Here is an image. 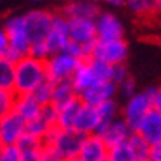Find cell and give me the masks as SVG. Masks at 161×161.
Instances as JSON below:
<instances>
[{
	"instance_id": "4dcf8cb0",
	"label": "cell",
	"mask_w": 161,
	"mask_h": 161,
	"mask_svg": "<svg viewBox=\"0 0 161 161\" xmlns=\"http://www.w3.org/2000/svg\"><path fill=\"white\" fill-rule=\"evenodd\" d=\"M130 77V72H128V68L125 64H117V66H112V77H110V82H114L117 87H119L123 80H127Z\"/></svg>"
},
{
	"instance_id": "ee69618b",
	"label": "cell",
	"mask_w": 161,
	"mask_h": 161,
	"mask_svg": "<svg viewBox=\"0 0 161 161\" xmlns=\"http://www.w3.org/2000/svg\"><path fill=\"white\" fill-rule=\"evenodd\" d=\"M104 2L112 7H122V5H127L128 0H104Z\"/></svg>"
},
{
	"instance_id": "5b68a950",
	"label": "cell",
	"mask_w": 161,
	"mask_h": 161,
	"mask_svg": "<svg viewBox=\"0 0 161 161\" xmlns=\"http://www.w3.org/2000/svg\"><path fill=\"white\" fill-rule=\"evenodd\" d=\"M151 108H153V104H151V100L145 96V92H136L133 97L125 102L123 110H122V119L125 120L130 125V128L136 133L140 123L143 122V119Z\"/></svg>"
},
{
	"instance_id": "d590c367",
	"label": "cell",
	"mask_w": 161,
	"mask_h": 161,
	"mask_svg": "<svg viewBox=\"0 0 161 161\" xmlns=\"http://www.w3.org/2000/svg\"><path fill=\"white\" fill-rule=\"evenodd\" d=\"M20 159H21V153L15 145L5 146V150L0 155V161H20Z\"/></svg>"
},
{
	"instance_id": "7402d4cb",
	"label": "cell",
	"mask_w": 161,
	"mask_h": 161,
	"mask_svg": "<svg viewBox=\"0 0 161 161\" xmlns=\"http://www.w3.org/2000/svg\"><path fill=\"white\" fill-rule=\"evenodd\" d=\"M128 146L135 161H151V145L138 133H133L130 136Z\"/></svg>"
},
{
	"instance_id": "9a60e30c",
	"label": "cell",
	"mask_w": 161,
	"mask_h": 161,
	"mask_svg": "<svg viewBox=\"0 0 161 161\" xmlns=\"http://www.w3.org/2000/svg\"><path fill=\"white\" fill-rule=\"evenodd\" d=\"M136 133L142 138H145L151 146L161 142V114L155 108L146 114V117L143 119V122L140 123Z\"/></svg>"
},
{
	"instance_id": "484cf974",
	"label": "cell",
	"mask_w": 161,
	"mask_h": 161,
	"mask_svg": "<svg viewBox=\"0 0 161 161\" xmlns=\"http://www.w3.org/2000/svg\"><path fill=\"white\" fill-rule=\"evenodd\" d=\"M15 100H17V94L13 91L0 89V119L5 117L7 114L13 112V108H15Z\"/></svg>"
},
{
	"instance_id": "9c48e42d",
	"label": "cell",
	"mask_w": 161,
	"mask_h": 161,
	"mask_svg": "<svg viewBox=\"0 0 161 161\" xmlns=\"http://www.w3.org/2000/svg\"><path fill=\"white\" fill-rule=\"evenodd\" d=\"M96 30H97V41H115L123 40V25L110 12H102L96 18Z\"/></svg>"
},
{
	"instance_id": "7bdbcfd3",
	"label": "cell",
	"mask_w": 161,
	"mask_h": 161,
	"mask_svg": "<svg viewBox=\"0 0 161 161\" xmlns=\"http://www.w3.org/2000/svg\"><path fill=\"white\" fill-rule=\"evenodd\" d=\"M151 13L161 15V0H151Z\"/></svg>"
},
{
	"instance_id": "6da1fadb",
	"label": "cell",
	"mask_w": 161,
	"mask_h": 161,
	"mask_svg": "<svg viewBox=\"0 0 161 161\" xmlns=\"http://www.w3.org/2000/svg\"><path fill=\"white\" fill-rule=\"evenodd\" d=\"M46 79V61H40L28 54L15 64V89L13 91L17 96L31 94Z\"/></svg>"
},
{
	"instance_id": "1f68e13d",
	"label": "cell",
	"mask_w": 161,
	"mask_h": 161,
	"mask_svg": "<svg viewBox=\"0 0 161 161\" xmlns=\"http://www.w3.org/2000/svg\"><path fill=\"white\" fill-rule=\"evenodd\" d=\"M40 161H64V158L53 145H43L40 150Z\"/></svg>"
},
{
	"instance_id": "8992f818",
	"label": "cell",
	"mask_w": 161,
	"mask_h": 161,
	"mask_svg": "<svg viewBox=\"0 0 161 161\" xmlns=\"http://www.w3.org/2000/svg\"><path fill=\"white\" fill-rule=\"evenodd\" d=\"M128 56V45L125 40H115V41H97L94 48L92 58L100 59L110 66L125 64Z\"/></svg>"
},
{
	"instance_id": "f546056e",
	"label": "cell",
	"mask_w": 161,
	"mask_h": 161,
	"mask_svg": "<svg viewBox=\"0 0 161 161\" xmlns=\"http://www.w3.org/2000/svg\"><path fill=\"white\" fill-rule=\"evenodd\" d=\"M127 7L140 17L151 15V2H148V0H128Z\"/></svg>"
},
{
	"instance_id": "ab89813d",
	"label": "cell",
	"mask_w": 161,
	"mask_h": 161,
	"mask_svg": "<svg viewBox=\"0 0 161 161\" xmlns=\"http://www.w3.org/2000/svg\"><path fill=\"white\" fill-rule=\"evenodd\" d=\"M151 161H161V142L151 146Z\"/></svg>"
},
{
	"instance_id": "4316f807",
	"label": "cell",
	"mask_w": 161,
	"mask_h": 161,
	"mask_svg": "<svg viewBox=\"0 0 161 161\" xmlns=\"http://www.w3.org/2000/svg\"><path fill=\"white\" fill-rule=\"evenodd\" d=\"M108 161H135L133 155H131V151H130L128 142L108 150Z\"/></svg>"
},
{
	"instance_id": "681fc988",
	"label": "cell",
	"mask_w": 161,
	"mask_h": 161,
	"mask_svg": "<svg viewBox=\"0 0 161 161\" xmlns=\"http://www.w3.org/2000/svg\"><path fill=\"white\" fill-rule=\"evenodd\" d=\"M148 2H151V0H148Z\"/></svg>"
},
{
	"instance_id": "cb8c5ba5",
	"label": "cell",
	"mask_w": 161,
	"mask_h": 161,
	"mask_svg": "<svg viewBox=\"0 0 161 161\" xmlns=\"http://www.w3.org/2000/svg\"><path fill=\"white\" fill-rule=\"evenodd\" d=\"M53 91H54V84L51 82V80L46 79L45 82L40 84V86L31 92V96L36 99V102H38L41 107H45V105L53 104Z\"/></svg>"
},
{
	"instance_id": "836d02e7",
	"label": "cell",
	"mask_w": 161,
	"mask_h": 161,
	"mask_svg": "<svg viewBox=\"0 0 161 161\" xmlns=\"http://www.w3.org/2000/svg\"><path fill=\"white\" fill-rule=\"evenodd\" d=\"M30 56L31 58H36L40 61H48L49 59V51L46 48V43H36V45H31L30 48Z\"/></svg>"
},
{
	"instance_id": "bcb514c9",
	"label": "cell",
	"mask_w": 161,
	"mask_h": 161,
	"mask_svg": "<svg viewBox=\"0 0 161 161\" xmlns=\"http://www.w3.org/2000/svg\"><path fill=\"white\" fill-rule=\"evenodd\" d=\"M3 150H5V143L0 140V155H2V151H3Z\"/></svg>"
},
{
	"instance_id": "d4e9b609",
	"label": "cell",
	"mask_w": 161,
	"mask_h": 161,
	"mask_svg": "<svg viewBox=\"0 0 161 161\" xmlns=\"http://www.w3.org/2000/svg\"><path fill=\"white\" fill-rule=\"evenodd\" d=\"M51 127L53 125H49V123L45 122L41 117H38V119H35L31 122H26V133H30L36 138H40V140H43Z\"/></svg>"
},
{
	"instance_id": "b9f144b4",
	"label": "cell",
	"mask_w": 161,
	"mask_h": 161,
	"mask_svg": "<svg viewBox=\"0 0 161 161\" xmlns=\"http://www.w3.org/2000/svg\"><path fill=\"white\" fill-rule=\"evenodd\" d=\"M153 108H155V110H158V112L161 114V86L158 87L156 97H155V100H153Z\"/></svg>"
},
{
	"instance_id": "4fadbf2b",
	"label": "cell",
	"mask_w": 161,
	"mask_h": 161,
	"mask_svg": "<svg viewBox=\"0 0 161 161\" xmlns=\"http://www.w3.org/2000/svg\"><path fill=\"white\" fill-rule=\"evenodd\" d=\"M84 135L77 133V131H61L58 140L54 142V148L59 151V155L68 159V158H74L79 156L80 148H82V143H84Z\"/></svg>"
},
{
	"instance_id": "e575fe53",
	"label": "cell",
	"mask_w": 161,
	"mask_h": 161,
	"mask_svg": "<svg viewBox=\"0 0 161 161\" xmlns=\"http://www.w3.org/2000/svg\"><path fill=\"white\" fill-rule=\"evenodd\" d=\"M40 117H41V119L45 120V122H48L49 125H56V123H58V108H56L53 104L41 107Z\"/></svg>"
},
{
	"instance_id": "ba28073f",
	"label": "cell",
	"mask_w": 161,
	"mask_h": 161,
	"mask_svg": "<svg viewBox=\"0 0 161 161\" xmlns=\"http://www.w3.org/2000/svg\"><path fill=\"white\" fill-rule=\"evenodd\" d=\"M25 133H26V122L15 110L0 119V140L5 143V146L17 145Z\"/></svg>"
},
{
	"instance_id": "3957f363",
	"label": "cell",
	"mask_w": 161,
	"mask_h": 161,
	"mask_svg": "<svg viewBox=\"0 0 161 161\" xmlns=\"http://www.w3.org/2000/svg\"><path fill=\"white\" fill-rule=\"evenodd\" d=\"M82 61L76 59L74 56H71L68 53H59L51 56L46 61V76L48 80H51L53 84L64 82V80H71V77L74 76L76 69L79 68V64Z\"/></svg>"
},
{
	"instance_id": "44dd1931",
	"label": "cell",
	"mask_w": 161,
	"mask_h": 161,
	"mask_svg": "<svg viewBox=\"0 0 161 161\" xmlns=\"http://www.w3.org/2000/svg\"><path fill=\"white\" fill-rule=\"evenodd\" d=\"M79 96L76 94L74 87H72L71 80H64V82H58L54 84V91H53V105L59 110L61 107L71 104L74 99Z\"/></svg>"
},
{
	"instance_id": "ffe728a7",
	"label": "cell",
	"mask_w": 161,
	"mask_h": 161,
	"mask_svg": "<svg viewBox=\"0 0 161 161\" xmlns=\"http://www.w3.org/2000/svg\"><path fill=\"white\" fill-rule=\"evenodd\" d=\"M80 107H82V100L79 97L74 99L71 104L61 107L59 110H58V123L56 125L64 131H74V123H76V119L79 115Z\"/></svg>"
},
{
	"instance_id": "d6986e66",
	"label": "cell",
	"mask_w": 161,
	"mask_h": 161,
	"mask_svg": "<svg viewBox=\"0 0 161 161\" xmlns=\"http://www.w3.org/2000/svg\"><path fill=\"white\" fill-rule=\"evenodd\" d=\"M25 122H31L38 119L41 114V105L36 102V99L31 94H25V96H17L15 100V108H13Z\"/></svg>"
},
{
	"instance_id": "c3c4849f",
	"label": "cell",
	"mask_w": 161,
	"mask_h": 161,
	"mask_svg": "<svg viewBox=\"0 0 161 161\" xmlns=\"http://www.w3.org/2000/svg\"><path fill=\"white\" fill-rule=\"evenodd\" d=\"M31 2H40V0H31Z\"/></svg>"
},
{
	"instance_id": "ac0fdd59",
	"label": "cell",
	"mask_w": 161,
	"mask_h": 161,
	"mask_svg": "<svg viewBox=\"0 0 161 161\" xmlns=\"http://www.w3.org/2000/svg\"><path fill=\"white\" fill-rule=\"evenodd\" d=\"M71 82H72V87H74V91L77 96H80L84 91L91 89L92 86L99 84L100 80L97 77V74L94 72L92 66L89 61H82L79 64V68L76 69L74 76L71 77Z\"/></svg>"
},
{
	"instance_id": "7dc6e473",
	"label": "cell",
	"mask_w": 161,
	"mask_h": 161,
	"mask_svg": "<svg viewBox=\"0 0 161 161\" xmlns=\"http://www.w3.org/2000/svg\"><path fill=\"white\" fill-rule=\"evenodd\" d=\"M87 2H92V3H99L100 0H87Z\"/></svg>"
},
{
	"instance_id": "e0dca14e",
	"label": "cell",
	"mask_w": 161,
	"mask_h": 161,
	"mask_svg": "<svg viewBox=\"0 0 161 161\" xmlns=\"http://www.w3.org/2000/svg\"><path fill=\"white\" fill-rule=\"evenodd\" d=\"M135 131L130 128V125L120 117L110 123V127L105 130V133L102 135V140L105 142V145L108 146V150L114 148V146L123 145L130 140V136L133 135Z\"/></svg>"
},
{
	"instance_id": "f35d334b",
	"label": "cell",
	"mask_w": 161,
	"mask_h": 161,
	"mask_svg": "<svg viewBox=\"0 0 161 161\" xmlns=\"http://www.w3.org/2000/svg\"><path fill=\"white\" fill-rule=\"evenodd\" d=\"M8 46H10L8 36H7V33H5V30H3V26H0V54H2Z\"/></svg>"
},
{
	"instance_id": "7c38bea8",
	"label": "cell",
	"mask_w": 161,
	"mask_h": 161,
	"mask_svg": "<svg viewBox=\"0 0 161 161\" xmlns=\"http://www.w3.org/2000/svg\"><path fill=\"white\" fill-rule=\"evenodd\" d=\"M59 13L68 20H72V18L96 20L102 13V10L99 8L97 3L87 2V0H72V2H68L63 7Z\"/></svg>"
},
{
	"instance_id": "5bb4252c",
	"label": "cell",
	"mask_w": 161,
	"mask_h": 161,
	"mask_svg": "<svg viewBox=\"0 0 161 161\" xmlns=\"http://www.w3.org/2000/svg\"><path fill=\"white\" fill-rule=\"evenodd\" d=\"M79 158L82 161H108V146L97 135H89L84 138Z\"/></svg>"
},
{
	"instance_id": "83f0119b",
	"label": "cell",
	"mask_w": 161,
	"mask_h": 161,
	"mask_svg": "<svg viewBox=\"0 0 161 161\" xmlns=\"http://www.w3.org/2000/svg\"><path fill=\"white\" fill-rule=\"evenodd\" d=\"M89 63H91L92 69H94V72L97 74V77H99L100 82L110 80V77H112V66H110V64H107V63L100 61V59H96V58H91Z\"/></svg>"
},
{
	"instance_id": "8fae6325",
	"label": "cell",
	"mask_w": 161,
	"mask_h": 161,
	"mask_svg": "<svg viewBox=\"0 0 161 161\" xmlns=\"http://www.w3.org/2000/svg\"><path fill=\"white\" fill-rule=\"evenodd\" d=\"M119 92V87L110 80H105V82H99L96 86H92L91 89L84 91L79 96V99L82 100V104L91 105V107H99L100 104H104L107 100H112L114 96Z\"/></svg>"
},
{
	"instance_id": "603a6c76",
	"label": "cell",
	"mask_w": 161,
	"mask_h": 161,
	"mask_svg": "<svg viewBox=\"0 0 161 161\" xmlns=\"http://www.w3.org/2000/svg\"><path fill=\"white\" fill-rule=\"evenodd\" d=\"M0 89H15V63L8 61L3 56H0Z\"/></svg>"
},
{
	"instance_id": "52a82bcc",
	"label": "cell",
	"mask_w": 161,
	"mask_h": 161,
	"mask_svg": "<svg viewBox=\"0 0 161 161\" xmlns=\"http://www.w3.org/2000/svg\"><path fill=\"white\" fill-rule=\"evenodd\" d=\"M69 20L63 17L61 13H54L53 20V30L46 38V48L49 51V58L54 54L64 53L66 46L69 43Z\"/></svg>"
},
{
	"instance_id": "8d00e7d4",
	"label": "cell",
	"mask_w": 161,
	"mask_h": 161,
	"mask_svg": "<svg viewBox=\"0 0 161 161\" xmlns=\"http://www.w3.org/2000/svg\"><path fill=\"white\" fill-rule=\"evenodd\" d=\"M61 131L63 130L58 127V125H53V127L48 130V133L45 135V138H43V145H54V142L58 140V136H59Z\"/></svg>"
},
{
	"instance_id": "60d3db41",
	"label": "cell",
	"mask_w": 161,
	"mask_h": 161,
	"mask_svg": "<svg viewBox=\"0 0 161 161\" xmlns=\"http://www.w3.org/2000/svg\"><path fill=\"white\" fill-rule=\"evenodd\" d=\"M156 92H158V86H151V87H148V89H145V96L151 100V104L156 97Z\"/></svg>"
},
{
	"instance_id": "277c9868",
	"label": "cell",
	"mask_w": 161,
	"mask_h": 161,
	"mask_svg": "<svg viewBox=\"0 0 161 161\" xmlns=\"http://www.w3.org/2000/svg\"><path fill=\"white\" fill-rule=\"evenodd\" d=\"M3 30H5L7 36H8L10 48H13L23 58L30 54L31 43L28 40V35H26V30H25L23 15H13L10 18H7L5 23H3Z\"/></svg>"
},
{
	"instance_id": "2e32d148",
	"label": "cell",
	"mask_w": 161,
	"mask_h": 161,
	"mask_svg": "<svg viewBox=\"0 0 161 161\" xmlns=\"http://www.w3.org/2000/svg\"><path fill=\"white\" fill-rule=\"evenodd\" d=\"M99 123H100V117L97 112V107L82 104L79 115L76 119V123H74V131H77V133L84 135V136H89V135L96 133Z\"/></svg>"
},
{
	"instance_id": "d6a6232c",
	"label": "cell",
	"mask_w": 161,
	"mask_h": 161,
	"mask_svg": "<svg viewBox=\"0 0 161 161\" xmlns=\"http://www.w3.org/2000/svg\"><path fill=\"white\" fill-rule=\"evenodd\" d=\"M119 94L125 99V100H128V99H131L136 94V84H135V79L133 77H128L127 80H123V82L119 86Z\"/></svg>"
},
{
	"instance_id": "f907efd6",
	"label": "cell",
	"mask_w": 161,
	"mask_h": 161,
	"mask_svg": "<svg viewBox=\"0 0 161 161\" xmlns=\"http://www.w3.org/2000/svg\"><path fill=\"white\" fill-rule=\"evenodd\" d=\"M0 2H2V0H0Z\"/></svg>"
},
{
	"instance_id": "f1b7e54d",
	"label": "cell",
	"mask_w": 161,
	"mask_h": 161,
	"mask_svg": "<svg viewBox=\"0 0 161 161\" xmlns=\"http://www.w3.org/2000/svg\"><path fill=\"white\" fill-rule=\"evenodd\" d=\"M17 148L20 150V153H25V151H33V150H40L43 146V140L36 138L30 133H25L23 136L18 140V143L15 145Z\"/></svg>"
},
{
	"instance_id": "30bf717a",
	"label": "cell",
	"mask_w": 161,
	"mask_h": 161,
	"mask_svg": "<svg viewBox=\"0 0 161 161\" xmlns=\"http://www.w3.org/2000/svg\"><path fill=\"white\" fill-rule=\"evenodd\" d=\"M69 40L79 43V45L97 43L96 20H84V18L69 20Z\"/></svg>"
},
{
	"instance_id": "74e56055",
	"label": "cell",
	"mask_w": 161,
	"mask_h": 161,
	"mask_svg": "<svg viewBox=\"0 0 161 161\" xmlns=\"http://www.w3.org/2000/svg\"><path fill=\"white\" fill-rule=\"evenodd\" d=\"M40 150H41V148H40ZM40 150H33V151L21 153V159H20V161H40Z\"/></svg>"
},
{
	"instance_id": "7a4b0ae2",
	"label": "cell",
	"mask_w": 161,
	"mask_h": 161,
	"mask_svg": "<svg viewBox=\"0 0 161 161\" xmlns=\"http://www.w3.org/2000/svg\"><path fill=\"white\" fill-rule=\"evenodd\" d=\"M23 18H25V30H26L28 40H30L31 45L46 41L48 35L53 30L54 13L38 8V10L26 12Z\"/></svg>"
},
{
	"instance_id": "f6af8a7d",
	"label": "cell",
	"mask_w": 161,
	"mask_h": 161,
	"mask_svg": "<svg viewBox=\"0 0 161 161\" xmlns=\"http://www.w3.org/2000/svg\"><path fill=\"white\" fill-rule=\"evenodd\" d=\"M64 161H82L79 156H74V158H68V159H64Z\"/></svg>"
}]
</instances>
